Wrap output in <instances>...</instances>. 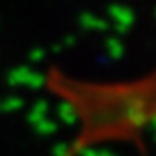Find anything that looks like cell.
<instances>
[{
	"label": "cell",
	"mask_w": 156,
	"mask_h": 156,
	"mask_svg": "<svg viewBox=\"0 0 156 156\" xmlns=\"http://www.w3.org/2000/svg\"><path fill=\"white\" fill-rule=\"evenodd\" d=\"M44 85L76 122V134L60 156H80L105 144L129 145L147 154L145 134L156 125V67L136 78L102 82L49 67Z\"/></svg>",
	"instance_id": "obj_1"
}]
</instances>
